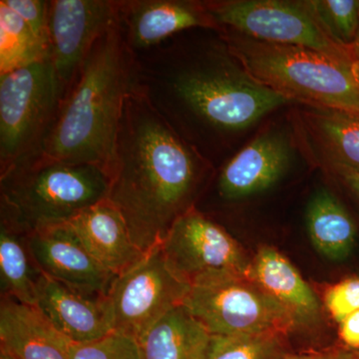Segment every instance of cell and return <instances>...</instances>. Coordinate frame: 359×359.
<instances>
[{
	"label": "cell",
	"mask_w": 359,
	"mask_h": 359,
	"mask_svg": "<svg viewBox=\"0 0 359 359\" xmlns=\"http://www.w3.org/2000/svg\"><path fill=\"white\" fill-rule=\"evenodd\" d=\"M207 161L134 91L125 101L109 172L107 200L121 212L135 245L162 244L175 222L196 208Z\"/></svg>",
	"instance_id": "obj_1"
},
{
	"label": "cell",
	"mask_w": 359,
	"mask_h": 359,
	"mask_svg": "<svg viewBox=\"0 0 359 359\" xmlns=\"http://www.w3.org/2000/svg\"><path fill=\"white\" fill-rule=\"evenodd\" d=\"M136 55L137 91L177 134L248 128L290 102L237 69L223 39L192 52L179 34Z\"/></svg>",
	"instance_id": "obj_2"
},
{
	"label": "cell",
	"mask_w": 359,
	"mask_h": 359,
	"mask_svg": "<svg viewBox=\"0 0 359 359\" xmlns=\"http://www.w3.org/2000/svg\"><path fill=\"white\" fill-rule=\"evenodd\" d=\"M137 89L136 55L116 21L90 51L61 100L41 154L109 172L125 101Z\"/></svg>",
	"instance_id": "obj_3"
},
{
	"label": "cell",
	"mask_w": 359,
	"mask_h": 359,
	"mask_svg": "<svg viewBox=\"0 0 359 359\" xmlns=\"http://www.w3.org/2000/svg\"><path fill=\"white\" fill-rule=\"evenodd\" d=\"M219 36L245 74L290 101L314 109L359 113L354 63L306 47L259 41L226 28Z\"/></svg>",
	"instance_id": "obj_4"
},
{
	"label": "cell",
	"mask_w": 359,
	"mask_h": 359,
	"mask_svg": "<svg viewBox=\"0 0 359 359\" xmlns=\"http://www.w3.org/2000/svg\"><path fill=\"white\" fill-rule=\"evenodd\" d=\"M109 187L102 168L36 155L0 176V219L27 233L66 223L107 199Z\"/></svg>",
	"instance_id": "obj_5"
},
{
	"label": "cell",
	"mask_w": 359,
	"mask_h": 359,
	"mask_svg": "<svg viewBox=\"0 0 359 359\" xmlns=\"http://www.w3.org/2000/svg\"><path fill=\"white\" fill-rule=\"evenodd\" d=\"M62 99L50 57L0 75V176L41 154Z\"/></svg>",
	"instance_id": "obj_6"
},
{
	"label": "cell",
	"mask_w": 359,
	"mask_h": 359,
	"mask_svg": "<svg viewBox=\"0 0 359 359\" xmlns=\"http://www.w3.org/2000/svg\"><path fill=\"white\" fill-rule=\"evenodd\" d=\"M219 27L269 43L306 47L354 63L353 51L332 39L311 0L205 1Z\"/></svg>",
	"instance_id": "obj_7"
},
{
	"label": "cell",
	"mask_w": 359,
	"mask_h": 359,
	"mask_svg": "<svg viewBox=\"0 0 359 359\" xmlns=\"http://www.w3.org/2000/svg\"><path fill=\"white\" fill-rule=\"evenodd\" d=\"M183 304L212 335L297 330L290 311L248 276L191 287Z\"/></svg>",
	"instance_id": "obj_8"
},
{
	"label": "cell",
	"mask_w": 359,
	"mask_h": 359,
	"mask_svg": "<svg viewBox=\"0 0 359 359\" xmlns=\"http://www.w3.org/2000/svg\"><path fill=\"white\" fill-rule=\"evenodd\" d=\"M161 250L172 273L190 287L248 276L252 261L223 226L197 207L175 222Z\"/></svg>",
	"instance_id": "obj_9"
},
{
	"label": "cell",
	"mask_w": 359,
	"mask_h": 359,
	"mask_svg": "<svg viewBox=\"0 0 359 359\" xmlns=\"http://www.w3.org/2000/svg\"><path fill=\"white\" fill-rule=\"evenodd\" d=\"M189 290L168 268L157 245L111 285L106 299L113 332L138 339L170 309L183 304Z\"/></svg>",
	"instance_id": "obj_10"
},
{
	"label": "cell",
	"mask_w": 359,
	"mask_h": 359,
	"mask_svg": "<svg viewBox=\"0 0 359 359\" xmlns=\"http://www.w3.org/2000/svg\"><path fill=\"white\" fill-rule=\"evenodd\" d=\"M119 0H50L48 40L63 97L98 39L118 20Z\"/></svg>",
	"instance_id": "obj_11"
},
{
	"label": "cell",
	"mask_w": 359,
	"mask_h": 359,
	"mask_svg": "<svg viewBox=\"0 0 359 359\" xmlns=\"http://www.w3.org/2000/svg\"><path fill=\"white\" fill-rule=\"evenodd\" d=\"M27 243L40 273L81 294L107 297L116 276L85 250L67 223L33 231Z\"/></svg>",
	"instance_id": "obj_12"
},
{
	"label": "cell",
	"mask_w": 359,
	"mask_h": 359,
	"mask_svg": "<svg viewBox=\"0 0 359 359\" xmlns=\"http://www.w3.org/2000/svg\"><path fill=\"white\" fill-rule=\"evenodd\" d=\"M118 22L135 54L188 30H221L205 1L190 0H119Z\"/></svg>",
	"instance_id": "obj_13"
},
{
	"label": "cell",
	"mask_w": 359,
	"mask_h": 359,
	"mask_svg": "<svg viewBox=\"0 0 359 359\" xmlns=\"http://www.w3.org/2000/svg\"><path fill=\"white\" fill-rule=\"evenodd\" d=\"M292 147L285 135L266 132L222 167L216 182L219 199L233 202L271 188L292 162Z\"/></svg>",
	"instance_id": "obj_14"
},
{
	"label": "cell",
	"mask_w": 359,
	"mask_h": 359,
	"mask_svg": "<svg viewBox=\"0 0 359 359\" xmlns=\"http://www.w3.org/2000/svg\"><path fill=\"white\" fill-rule=\"evenodd\" d=\"M36 306L69 341H95L114 332L106 297L81 294L43 273L37 283Z\"/></svg>",
	"instance_id": "obj_15"
},
{
	"label": "cell",
	"mask_w": 359,
	"mask_h": 359,
	"mask_svg": "<svg viewBox=\"0 0 359 359\" xmlns=\"http://www.w3.org/2000/svg\"><path fill=\"white\" fill-rule=\"evenodd\" d=\"M66 223L85 250L116 278L145 257L135 245L121 212L107 199Z\"/></svg>",
	"instance_id": "obj_16"
},
{
	"label": "cell",
	"mask_w": 359,
	"mask_h": 359,
	"mask_svg": "<svg viewBox=\"0 0 359 359\" xmlns=\"http://www.w3.org/2000/svg\"><path fill=\"white\" fill-rule=\"evenodd\" d=\"M248 278L290 311L297 330L314 327L320 323V299L280 250L269 245L259 248L250 261Z\"/></svg>",
	"instance_id": "obj_17"
},
{
	"label": "cell",
	"mask_w": 359,
	"mask_h": 359,
	"mask_svg": "<svg viewBox=\"0 0 359 359\" xmlns=\"http://www.w3.org/2000/svg\"><path fill=\"white\" fill-rule=\"evenodd\" d=\"M67 342L37 306L1 297L0 346L18 359H69Z\"/></svg>",
	"instance_id": "obj_18"
},
{
	"label": "cell",
	"mask_w": 359,
	"mask_h": 359,
	"mask_svg": "<svg viewBox=\"0 0 359 359\" xmlns=\"http://www.w3.org/2000/svg\"><path fill=\"white\" fill-rule=\"evenodd\" d=\"M212 334L184 304L170 309L137 339L142 359H205Z\"/></svg>",
	"instance_id": "obj_19"
},
{
	"label": "cell",
	"mask_w": 359,
	"mask_h": 359,
	"mask_svg": "<svg viewBox=\"0 0 359 359\" xmlns=\"http://www.w3.org/2000/svg\"><path fill=\"white\" fill-rule=\"evenodd\" d=\"M309 240L316 252L332 262H344L356 244L355 223L346 207L327 189L309 200L306 212Z\"/></svg>",
	"instance_id": "obj_20"
},
{
	"label": "cell",
	"mask_w": 359,
	"mask_h": 359,
	"mask_svg": "<svg viewBox=\"0 0 359 359\" xmlns=\"http://www.w3.org/2000/svg\"><path fill=\"white\" fill-rule=\"evenodd\" d=\"M41 276L33 261L27 233L0 219V280L1 297L36 306L37 283Z\"/></svg>",
	"instance_id": "obj_21"
},
{
	"label": "cell",
	"mask_w": 359,
	"mask_h": 359,
	"mask_svg": "<svg viewBox=\"0 0 359 359\" xmlns=\"http://www.w3.org/2000/svg\"><path fill=\"white\" fill-rule=\"evenodd\" d=\"M306 121L328 164L359 174V113L313 108Z\"/></svg>",
	"instance_id": "obj_22"
},
{
	"label": "cell",
	"mask_w": 359,
	"mask_h": 359,
	"mask_svg": "<svg viewBox=\"0 0 359 359\" xmlns=\"http://www.w3.org/2000/svg\"><path fill=\"white\" fill-rule=\"evenodd\" d=\"M50 57L48 45L40 41L18 13L0 1V75Z\"/></svg>",
	"instance_id": "obj_23"
},
{
	"label": "cell",
	"mask_w": 359,
	"mask_h": 359,
	"mask_svg": "<svg viewBox=\"0 0 359 359\" xmlns=\"http://www.w3.org/2000/svg\"><path fill=\"white\" fill-rule=\"evenodd\" d=\"M294 353L282 332L212 335L205 359H287Z\"/></svg>",
	"instance_id": "obj_24"
},
{
	"label": "cell",
	"mask_w": 359,
	"mask_h": 359,
	"mask_svg": "<svg viewBox=\"0 0 359 359\" xmlns=\"http://www.w3.org/2000/svg\"><path fill=\"white\" fill-rule=\"evenodd\" d=\"M332 39L351 49L359 32V0H311Z\"/></svg>",
	"instance_id": "obj_25"
},
{
	"label": "cell",
	"mask_w": 359,
	"mask_h": 359,
	"mask_svg": "<svg viewBox=\"0 0 359 359\" xmlns=\"http://www.w3.org/2000/svg\"><path fill=\"white\" fill-rule=\"evenodd\" d=\"M67 353L69 359H142L137 340L115 332L85 344L68 340Z\"/></svg>",
	"instance_id": "obj_26"
},
{
	"label": "cell",
	"mask_w": 359,
	"mask_h": 359,
	"mask_svg": "<svg viewBox=\"0 0 359 359\" xmlns=\"http://www.w3.org/2000/svg\"><path fill=\"white\" fill-rule=\"evenodd\" d=\"M323 304L337 323L359 311V276L346 278L328 287Z\"/></svg>",
	"instance_id": "obj_27"
},
{
	"label": "cell",
	"mask_w": 359,
	"mask_h": 359,
	"mask_svg": "<svg viewBox=\"0 0 359 359\" xmlns=\"http://www.w3.org/2000/svg\"><path fill=\"white\" fill-rule=\"evenodd\" d=\"M32 28L35 36L48 45V1L43 0H4Z\"/></svg>",
	"instance_id": "obj_28"
},
{
	"label": "cell",
	"mask_w": 359,
	"mask_h": 359,
	"mask_svg": "<svg viewBox=\"0 0 359 359\" xmlns=\"http://www.w3.org/2000/svg\"><path fill=\"white\" fill-rule=\"evenodd\" d=\"M287 359H359V351L344 346L294 351Z\"/></svg>",
	"instance_id": "obj_29"
},
{
	"label": "cell",
	"mask_w": 359,
	"mask_h": 359,
	"mask_svg": "<svg viewBox=\"0 0 359 359\" xmlns=\"http://www.w3.org/2000/svg\"><path fill=\"white\" fill-rule=\"evenodd\" d=\"M339 334L342 346L359 351V311L339 323Z\"/></svg>",
	"instance_id": "obj_30"
},
{
	"label": "cell",
	"mask_w": 359,
	"mask_h": 359,
	"mask_svg": "<svg viewBox=\"0 0 359 359\" xmlns=\"http://www.w3.org/2000/svg\"><path fill=\"white\" fill-rule=\"evenodd\" d=\"M332 167V171L337 175L339 180H341L344 185L351 191L355 199L359 203V174L354 173L353 171L344 169V168L337 166Z\"/></svg>",
	"instance_id": "obj_31"
},
{
	"label": "cell",
	"mask_w": 359,
	"mask_h": 359,
	"mask_svg": "<svg viewBox=\"0 0 359 359\" xmlns=\"http://www.w3.org/2000/svg\"><path fill=\"white\" fill-rule=\"evenodd\" d=\"M0 359H18L6 347L0 346Z\"/></svg>",
	"instance_id": "obj_32"
},
{
	"label": "cell",
	"mask_w": 359,
	"mask_h": 359,
	"mask_svg": "<svg viewBox=\"0 0 359 359\" xmlns=\"http://www.w3.org/2000/svg\"><path fill=\"white\" fill-rule=\"evenodd\" d=\"M351 51H353V57L354 60H355V62H359V32L355 41H354L353 46H351Z\"/></svg>",
	"instance_id": "obj_33"
},
{
	"label": "cell",
	"mask_w": 359,
	"mask_h": 359,
	"mask_svg": "<svg viewBox=\"0 0 359 359\" xmlns=\"http://www.w3.org/2000/svg\"><path fill=\"white\" fill-rule=\"evenodd\" d=\"M353 71L354 74H355L356 79H358L359 82V62H354Z\"/></svg>",
	"instance_id": "obj_34"
}]
</instances>
